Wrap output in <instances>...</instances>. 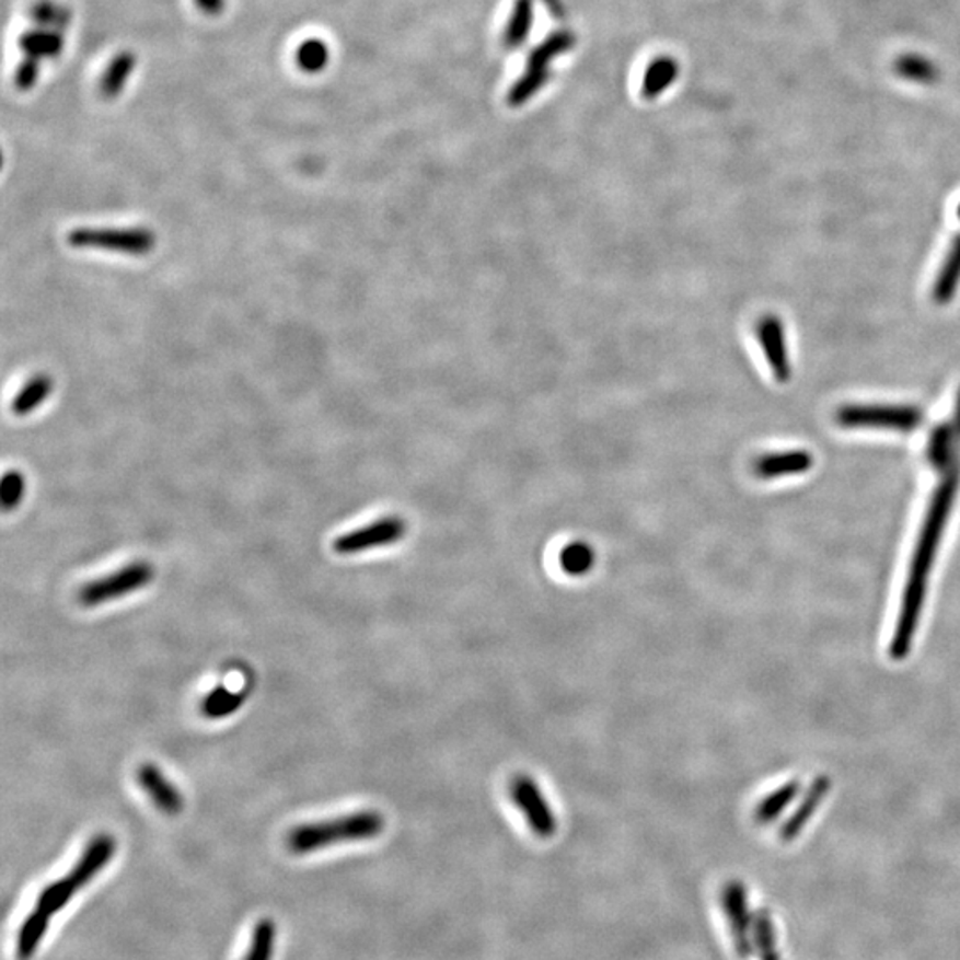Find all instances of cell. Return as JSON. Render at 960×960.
Returning <instances> with one entry per match:
<instances>
[{"mask_svg": "<svg viewBox=\"0 0 960 960\" xmlns=\"http://www.w3.org/2000/svg\"><path fill=\"white\" fill-rule=\"evenodd\" d=\"M829 790V780L828 779H819L814 783L813 790L809 791L808 797H806L805 802L800 806L799 811L795 813L794 819L788 822L785 829V837L794 836L795 833H799V829L805 825L806 820L813 814L814 808L820 805V800H822L825 791Z\"/></svg>", "mask_w": 960, "mask_h": 960, "instance_id": "cell-28", "label": "cell"}, {"mask_svg": "<svg viewBox=\"0 0 960 960\" xmlns=\"http://www.w3.org/2000/svg\"><path fill=\"white\" fill-rule=\"evenodd\" d=\"M25 478L24 475L11 470L2 478V491H0V501L5 512L13 511L20 506V501L24 500Z\"/></svg>", "mask_w": 960, "mask_h": 960, "instance_id": "cell-30", "label": "cell"}, {"mask_svg": "<svg viewBox=\"0 0 960 960\" xmlns=\"http://www.w3.org/2000/svg\"><path fill=\"white\" fill-rule=\"evenodd\" d=\"M407 525L403 518L386 516L381 520L372 521L361 529L350 530L347 534L338 535L333 541V550L338 555H356L369 552V550L383 548L398 543L406 535Z\"/></svg>", "mask_w": 960, "mask_h": 960, "instance_id": "cell-8", "label": "cell"}, {"mask_svg": "<svg viewBox=\"0 0 960 960\" xmlns=\"http://www.w3.org/2000/svg\"><path fill=\"white\" fill-rule=\"evenodd\" d=\"M50 914L43 909L36 907L27 914V918L20 925L16 936V957L19 960H28L38 950L39 942L47 934Z\"/></svg>", "mask_w": 960, "mask_h": 960, "instance_id": "cell-15", "label": "cell"}, {"mask_svg": "<svg viewBox=\"0 0 960 960\" xmlns=\"http://www.w3.org/2000/svg\"><path fill=\"white\" fill-rule=\"evenodd\" d=\"M799 783H795L794 780L790 785L783 786L779 790L768 795V797L763 800L762 805L757 806L756 819L760 820V822H771V820L776 819L777 814H779L786 806L790 805L791 800L795 799V795L799 794Z\"/></svg>", "mask_w": 960, "mask_h": 960, "instance_id": "cell-27", "label": "cell"}, {"mask_svg": "<svg viewBox=\"0 0 960 960\" xmlns=\"http://www.w3.org/2000/svg\"><path fill=\"white\" fill-rule=\"evenodd\" d=\"M950 426L953 432H956L957 441L960 443V392L959 397H957L956 415H953V421H951Z\"/></svg>", "mask_w": 960, "mask_h": 960, "instance_id": "cell-33", "label": "cell"}, {"mask_svg": "<svg viewBox=\"0 0 960 960\" xmlns=\"http://www.w3.org/2000/svg\"><path fill=\"white\" fill-rule=\"evenodd\" d=\"M136 779L161 813L166 817H178L182 813L184 797L159 766L153 763H142L136 772Z\"/></svg>", "mask_w": 960, "mask_h": 960, "instance_id": "cell-10", "label": "cell"}, {"mask_svg": "<svg viewBox=\"0 0 960 960\" xmlns=\"http://www.w3.org/2000/svg\"><path fill=\"white\" fill-rule=\"evenodd\" d=\"M116 848H118V843H116V837L111 836V834L102 833L91 837V842L88 843V847L84 848L70 874L43 888L36 907L43 909L50 916L59 913L73 899L77 891L90 884L91 880L95 879L100 871L109 865L111 859L116 854Z\"/></svg>", "mask_w": 960, "mask_h": 960, "instance_id": "cell-3", "label": "cell"}, {"mask_svg": "<svg viewBox=\"0 0 960 960\" xmlns=\"http://www.w3.org/2000/svg\"><path fill=\"white\" fill-rule=\"evenodd\" d=\"M680 77V65L671 56H660L649 62L643 79L644 99H657L671 88Z\"/></svg>", "mask_w": 960, "mask_h": 960, "instance_id": "cell-14", "label": "cell"}, {"mask_svg": "<svg viewBox=\"0 0 960 960\" xmlns=\"http://www.w3.org/2000/svg\"><path fill=\"white\" fill-rule=\"evenodd\" d=\"M511 799L529 822V828L540 837H552L557 833V817L550 808L540 786L530 776H516L511 780Z\"/></svg>", "mask_w": 960, "mask_h": 960, "instance_id": "cell-9", "label": "cell"}, {"mask_svg": "<svg viewBox=\"0 0 960 960\" xmlns=\"http://www.w3.org/2000/svg\"><path fill=\"white\" fill-rule=\"evenodd\" d=\"M960 284V235L951 244L947 261L942 264L941 273L937 276L934 285V301L937 304L950 303Z\"/></svg>", "mask_w": 960, "mask_h": 960, "instance_id": "cell-18", "label": "cell"}, {"mask_svg": "<svg viewBox=\"0 0 960 960\" xmlns=\"http://www.w3.org/2000/svg\"><path fill=\"white\" fill-rule=\"evenodd\" d=\"M813 466V455L806 450H788L757 458L752 464V472L760 478L786 477V475L805 474Z\"/></svg>", "mask_w": 960, "mask_h": 960, "instance_id": "cell-12", "label": "cell"}, {"mask_svg": "<svg viewBox=\"0 0 960 960\" xmlns=\"http://www.w3.org/2000/svg\"><path fill=\"white\" fill-rule=\"evenodd\" d=\"M54 381L48 374H36L28 379L24 389L14 395L11 403V413L16 417H27L34 409H38L48 395L53 393Z\"/></svg>", "mask_w": 960, "mask_h": 960, "instance_id": "cell-16", "label": "cell"}, {"mask_svg": "<svg viewBox=\"0 0 960 960\" xmlns=\"http://www.w3.org/2000/svg\"><path fill=\"white\" fill-rule=\"evenodd\" d=\"M558 563H560L564 572H568L571 577H582L591 571L592 566L597 563V555H594L591 544L575 541V543L564 546Z\"/></svg>", "mask_w": 960, "mask_h": 960, "instance_id": "cell-22", "label": "cell"}, {"mask_svg": "<svg viewBox=\"0 0 960 960\" xmlns=\"http://www.w3.org/2000/svg\"><path fill=\"white\" fill-rule=\"evenodd\" d=\"M957 212H959V218H960V205H959V210H957Z\"/></svg>", "mask_w": 960, "mask_h": 960, "instance_id": "cell-34", "label": "cell"}, {"mask_svg": "<svg viewBox=\"0 0 960 960\" xmlns=\"http://www.w3.org/2000/svg\"><path fill=\"white\" fill-rule=\"evenodd\" d=\"M534 25V0H514L511 16L506 25V45L520 48L530 36Z\"/></svg>", "mask_w": 960, "mask_h": 960, "instance_id": "cell-20", "label": "cell"}, {"mask_svg": "<svg viewBox=\"0 0 960 960\" xmlns=\"http://www.w3.org/2000/svg\"><path fill=\"white\" fill-rule=\"evenodd\" d=\"M757 338L763 352L771 363L774 375L780 383H786L791 375L788 349H786L785 326L776 315H765L757 322Z\"/></svg>", "mask_w": 960, "mask_h": 960, "instance_id": "cell-11", "label": "cell"}, {"mask_svg": "<svg viewBox=\"0 0 960 960\" xmlns=\"http://www.w3.org/2000/svg\"><path fill=\"white\" fill-rule=\"evenodd\" d=\"M894 70L900 77H904L905 81L919 82V84H928L936 79V68L933 62L922 56H904L900 57Z\"/></svg>", "mask_w": 960, "mask_h": 960, "instance_id": "cell-26", "label": "cell"}, {"mask_svg": "<svg viewBox=\"0 0 960 960\" xmlns=\"http://www.w3.org/2000/svg\"><path fill=\"white\" fill-rule=\"evenodd\" d=\"M275 945L276 923L270 918L258 919L251 934V945L244 960H273Z\"/></svg>", "mask_w": 960, "mask_h": 960, "instance_id": "cell-25", "label": "cell"}, {"mask_svg": "<svg viewBox=\"0 0 960 960\" xmlns=\"http://www.w3.org/2000/svg\"><path fill=\"white\" fill-rule=\"evenodd\" d=\"M575 47V36L569 31H557L550 34L541 45L530 53L527 67L537 68V70H550L552 62L563 54L569 53Z\"/></svg>", "mask_w": 960, "mask_h": 960, "instance_id": "cell-19", "label": "cell"}, {"mask_svg": "<svg viewBox=\"0 0 960 960\" xmlns=\"http://www.w3.org/2000/svg\"><path fill=\"white\" fill-rule=\"evenodd\" d=\"M722 904L726 913H728L729 922H731V933H733L738 956L748 957L749 914L743 886L738 884V882H731L728 888H724Z\"/></svg>", "mask_w": 960, "mask_h": 960, "instance_id": "cell-13", "label": "cell"}, {"mask_svg": "<svg viewBox=\"0 0 960 960\" xmlns=\"http://www.w3.org/2000/svg\"><path fill=\"white\" fill-rule=\"evenodd\" d=\"M837 426L845 429H890L913 432L922 426L923 413L916 406L894 404H847L836 412Z\"/></svg>", "mask_w": 960, "mask_h": 960, "instance_id": "cell-4", "label": "cell"}, {"mask_svg": "<svg viewBox=\"0 0 960 960\" xmlns=\"http://www.w3.org/2000/svg\"><path fill=\"white\" fill-rule=\"evenodd\" d=\"M541 2H543V4L548 8L550 13L554 14V16H557V19H563L564 5L560 0H541Z\"/></svg>", "mask_w": 960, "mask_h": 960, "instance_id": "cell-32", "label": "cell"}, {"mask_svg": "<svg viewBox=\"0 0 960 960\" xmlns=\"http://www.w3.org/2000/svg\"><path fill=\"white\" fill-rule=\"evenodd\" d=\"M550 79V70H537V68H529L523 71V76L512 84L507 95V102L512 107H520L530 102L532 96L537 95L543 90Z\"/></svg>", "mask_w": 960, "mask_h": 960, "instance_id": "cell-23", "label": "cell"}, {"mask_svg": "<svg viewBox=\"0 0 960 960\" xmlns=\"http://www.w3.org/2000/svg\"><path fill=\"white\" fill-rule=\"evenodd\" d=\"M196 2L201 10L209 11V13H218V11L223 10L224 5V0H196Z\"/></svg>", "mask_w": 960, "mask_h": 960, "instance_id": "cell-31", "label": "cell"}, {"mask_svg": "<svg viewBox=\"0 0 960 960\" xmlns=\"http://www.w3.org/2000/svg\"><path fill=\"white\" fill-rule=\"evenodd\" d=\"M960 486V464L953 463L950 469L942 472L941 484L934 493L933 501L928 507L927 518L923 523L918 544L914 550L913 564L909 572L907 587H905L904 601L900 609L899 623L891 640V657L902 660L911 649L914 632L918 626L922 614L923 597L927 591V578L936 558L937 546L941 543V535L950 518L951 506L956 501Z\"/></svg>", "mask_w": 960, "mask_h": 960, "instance_id": "cell-1", "label": "cell"}, {"mask_svg": "<svg viewBox=\"0 0 960 960\" xmlns=\"http://www.w3.org/2000/svg\"><path fill=\"white\" fill-rule=\"evenodd\" d=\"M136 62L138 59L134 53H122L114 57L109 68L105 71L104 79H102V93L105 96H116L122 93L128 77L132 76Z\"/></svg>", "mask_w": 960, "mask_h": 960, "instance_id": "cell-24", "label": "cell"}, {"mask_svg": "<svg viewBox=\"0 0 960 960\" xmlns=\"http://www.w3.org/2000/svg\"><path fill=\"white\" fill-rule=\"evenodd\" d=\"M383 814L374 809L344 814L322 822L303 823L290 831L287 847L292 854L304 856L310 852L335 847L340 843L365 842L383 833Z\"/></svg>", "mask_w": 960, "mask_h": 960, "instance_id": "cell-2", "label": "cell"}, {"mask_svg": "<svg viewBox=\"0 0 960 960\" xmlns=\"http://www.w3.org/2000/svg\"><path fill=\"white\" fill-rule=\"evenodd\" d=\"M65 27L59 25H36L33 31L20 38V48L24 50V62L20 65L14 82L16 88L27 91L38 79L39 62L48 57H56L65 47Z\"/></svg>", "mask_w": 960, "mask_h": 960, "instance_id": "cell-7", "label": "cell"}, {"mask_svg": "<svg viewBox=\"0 0 960 960\" xmlns=\"http://www.w3.org/2000/svg\"><path fill=\"white\" fill-rule=\"evenodd\" d=\"M68 244L77 250H104L124 255L144 256L155 247V233L147 227L134 228H76L67 235Z\"/></svg>", "mask_w": 960, "mask_h": 960, "instance_id": "cell-5", "label": "cell"}, {"mask_svg": "<svg viewBox=\"0 0 960 960\" xmlns=\"http://www.w3.org/2000/svg\"><path fill=\"white\" fill-rule=\"evenodd\" d=\"M153 578H155V569H153L152 564L147 563V560H134V563L125 564L124 568H119L118 571L111 572L107 577L96 578V580L85 583L81 587L77 598L82 606L93 609V606L105 605L111 601L141 591L152 583Z\"/></svg>", "mask_w": 960, "mask_h": 960, "instance_id": "cell-6", "label": "cell"}, {"mask_svg": "<svg viewBox=\"0 0 960 960\" xmlns=\"http://www.w3.org/2000/svg\"><path fill=\"white\" fill-rule=\"evenodd\" d=\"M957 446H959V441H957L956 432L951 429L950 424L937 426L934 429L933 436H930V441H928V463L933 464L934 469L941 470V472L950 469L951 464L956 463L953 450H956Z\"/></svg>", "mask_w": 960, "mask_h": 960, "instance_id": "cell-21", "label": "cell"}, {"mask_svg": "<svg viewBox=\"0 0 960 960\" xmlns=\"http://www.w3.org/2000/svg\"><path fill=\"white\" fill-rule=\"evenodd\" d=\"M298 65L303 70L319 71L326 67L329 61V48L322 39H306V42L298 48Z\"/></svg>", "mask_w": 960, "mask_h": 960, "instance_id": "cell-29", "label": "cell"}, {"mask_svg": "<svg viewBox=\"0 0 960 960\" xmlns=\"http://www.w3.org/2000/svg\"><path fill=\"white\" fill-rule=\"evenodd\" d=\"M244 703H246L244 692H232L228 691L227 686H216L201 701L199 712L205 719L219 720L235 714Z\"/></svg>", "mask_w": 960, "mask_h": 960, "instance_id": "cell-17", "label": "cell"}]
</instances>
